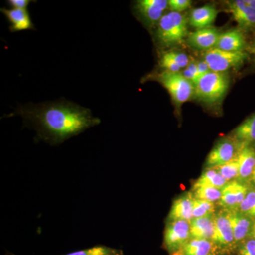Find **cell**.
I'll return each mask as SVG.
<instances>
[{
  "instance_id": "4",
  "label": "cell",
  "mask_w": 255,
  "mask_h": 255,
  "mask_svg": "<svg viewBox=\"0 0 255 255\" xmlns=\"http://www.w3.org/2000/svg\"><path fill=\"white\" fill-rule=\"evenodd\" d=\"M168 91L172 100L181 106L194 95V85L188 80L182 73L164 71L152 75Z\"/></svg>"
},
{
  "instance_id": "7",
  "label": "cell",
  "mask_w": 255,
  "mask_h": 255,
  "mask_svg": "<svg viewBox=\"0 0 255 255\" xmlns=\"http://www.w3.org/2000/svg\"><path fill=\"white\" fill-rule=\"evenodd\" d=\"M191 238L190 221H171L164 230L163 246L171 255L182 251Z\"/></svg>"
},
{
  "instance_id": "28",
  "label": "cell",
  "mask_w": 255,
  "mask_h": 255,
  "mask_svg": "<svg viewBox=\"0 0 255 255\" xmlns=\"http://www.w3.org/2000/svg\"><path fill=\"white\" fill-rule=\"evenodd\" d=\"M164 53L174 63L177 64L181 69L187 68L189 62H190L189 57L186 55V53H182V52L170 50V51L165 52Z\"/></svg>"
},
{
  "instance_id": "11",
  "label": "cell",
  "mask_w": 255,
  "mask_h": 255,
  "mask_svg": "<svg viewBox=\"0 0 255 255\" xmlns=\"http://www.w3.org/2000/svg\"><path fill=\"white\" fill-rule=\"evenodd\" d=\"M221 32L216 28L196 29L188 35L187 42L189 46L197 50H209L214 48Z\"/></svg>"
},
{
  "instance_id": "10",
  "label": "cell",
  "mask_w": 255,
  "mask_h": 255,
  "mask_svg": "<svg viewBox=\"0 0 255 255\" xmlns=\"http://www.w3.org/2000/svg\"><path fill=\"white\" fill-rule=\"evenodd\" d=\"M250 184L238 180L228 182L222 189V195L219 202L222 209L228 211H236L244 200L249 190Z\"/></svg>"
},
{
  "instance_id": "17",
  "label": "cell",
  "mask_w": 255,
  "mask_h": 255,
  "mask_svg": "<svg viewBox=\"0 0 255 255\" xmlns=\"http://www.w3.org/2000/svg\"><path fill=\"white\" fill-rule=\"evenodd\" d=\"M1 12L11 23V26H9L10 31L18 32L35 29L34 24L32 23L27 10L1 8Z\"/></svg>"
},
{
  "instance_id": "9",
  "label": "cell",
  "mask_w": 255,
  "mask_h": 255,
  "mask_svg": "<svg viewBox=\"0 0 255 255\" xmlns=\"http://www.w3.org/2000/svg\"><path fill=\"white\" fill-rule=\"evenodd\" d=\"M243 147L231 137L223 139L210 152L206 165L208 167H214L231 162L237 158Z\"/></svg>"
},
{
  "instance_id": "1",
  "label": "cell",
  "mask_w": 255,
  "mask_h": 255,
  "mask_svg": "<svg viewBox=\"0 0 255 255\" xmlns=\"http://www.w3.org/2000/svg\"><path fill=\"white\" fill-rule=\"evenodd\" d=\"M14 116L22 117L26 126L36 130L38 140L51 145H60L101 123L89 109L67 100L20 105L6 117Z\"/></svg>"
},
{
  "instance_id": "34",
  "label": "cell",
  "mask_w": 255,
  "mask_h": 255,
  "mask_svg": "<svg viewBox=\"0 0 255 255\" xmlns=\"http://www.w3.org/2000/svg\"><path fill=\"white\" fill-rule=\"evenodd\" d=\"M191 73L194 74V76L196 77V80L199 78V74H198L197 63L194 61V60H190L189 65H187V68ZM195 83V82H194Z\"/></svg>"
},
{
  "instance_id": "35",
  "label": "cell",
  "mask_w": 255,
  "mask_h": 255,
  "mask_svg": "<svg viewBox=\"0 0 255 255\" xmlns=\"http://www.w3.org/2000/svg\"><path fill=\"white\" fill-rule=\"evenodd\" d=\"M248 50H249L250 53H251V55H253V60H254V63L255 64V38L254 41L252 43L249 48H248Z\"/></svg>"
},
{
  "instance_id": "26",
  "label": "cell",
  "mask_w": 255,
  "mask_h": 255,
  "mask_svg": "<svg viewBox=\"0 0 255 255\" xmlns=\"http://www.w3.org/2000/svg\"><path fill=\"white\" fill-rule=\"evenodd\" d=\"M242 214L255 219V187L250 184L249 190L238 210Z\"/></svg>"
},
{
  "instance_id": "23",
  "label": "cell",
  "mask_w": 255,
  "mask_h": 255,
  "mask_svg": "<svg viewBox=\"0 0 255 255\" xmlns=\"http://www.w3.org/2000/svg\"><path fill=\"white\" fill-rule=\"evenodd\" d=\"M191 192L194 199L208 201L215 204L219 202L222 195V189L206 185H194Z\"/></svg>"
},
{
  "instance_id": "6",
  "label": "cell",
  "mask_w": 255,
  "mask_h": 255,
  "mask_svg": "<svg viewBox=\"0 0 255 255\" xmlns=\"http://www.w3.org/2000/svg\"><path fill=\"white\" fill-rule=\"evenodd\" d=\"M212 241L219 251L230 253L237 249L227 210L221 209L215 214V233Z\"/></svg>"
},
{
  "instance_id": "8",
  "label": "cell",
  "mask_w": 255,
  "mask_h": 255,
  "mask_svg": "<svg viewBox=\"0 0 255 255\" xmlns=\"http://www.w3.org/2000/svg\"><path fill=\"white\" fill-rule=\"evenodd\" d=\"M167 7V0H138L134 5L135 14L149 28L157 26Z\"/></svg>"
},
{
  "instance_id": "36",
  "label": "cell",
  "mask_w": 255,
  "mask_h": 255,
  "mask_svg": "<svg viewBox=\"0 0 255 255\" xmlns=\"http://www.w3.org/2000/svg\"><path fill=\"white\" fill-rule=\"evenodd\" d=\"M250 184H251L252 185L254 186L255 187V169L254 172H253V175H252Z\"/></svg>"
},
{
  "instance_id": "21",
  "label": "cell",
  "mask_w": 255,
  "mask_h": 255,
  "mask_svg": "<svg viewBox=\"0 0 255 255\" xmlns=\"http://www.w3.org/2000/svg\"><path fill=\"white\" fill-rule=\"evenodd\" d=\"M218 250L211 240L191 238L182 249L184 255H217Z\"/></svg>"
},
{
  "instance_id": "31",
  "label": "cell",
  "mask_w": 255,
  "mask_h": 255,
  "mask_svg": "<svg viewBox=\"0 0 255 255\" xmlns=\"http://www.w3.org/2000/svg\"><path fill=\"white\" fill-rule=\"evenodd\" d=\"M159 65L165 71L172 72V73H180L182 70L179 66L174 63L170 58H169L165 53H163L159 60Z\"/></svg>"
},
{
  "instance_id": "33",
  "label": "cell",
  "mask_w": 255,
  "mask_h": 255,
  "mask_svg": "<svg viewBox=\"0 0 255 255\" xmlns=\"http://www.w3.org/2000/svg\"><path fill=\"white\" fill-rule=\"evenodd\" d=\"M198 74H199V78L204 74L209 73L211 71L209 65L206 63L205 60H202L201 61L197 62Z\"/></svg>"
},
{
  "instance_id": "27",
  "label": "cell",
  "mask_w": 255,
  "mask_h": 255,
  "mask_svg": "<svg viewBox=\"0 0 255 255\" xmlns=\"http://www.w3.org/2000/svg\"><path fill=\"white\" fill-rule=\"evenodd\" d=\"M214 168L216 169L228 182L238 180L239 177V164L238 157L231 162L214 167Z\"/></svg>"
},
{
  "instance_id": "3",
  "label": "cell",
  "mask_w": 255,
  "mask_h": 255,
  "mask_svg": "<svg viewBox=\"0 0 255 255\" xmlns=\"http://www.w3.org/2000/svg\"><path fill=\"white\" fill-rule=\"evenodd\" d=\"M194 85V95L207 104L222 100L229 87V78L225 73L210 71L201 75Z\"/></svg>"
},
{
  "instance_id": "29",
  "label": "cell",
  "mask_w": 255,
  "mask_h": 255,
  "mask_svg": "<svg viewBox=\"0 0 255 255\" xmlns=\"http://www.w3.org/2000/svg\"><path fill=\"white\" fill-rule=\"evenodd\" d=\"M238 255H255V238L249 237L238 246Z\"/></svg>"
},
{
  "instance_id": "15",
  "label": "cell",
  "mask_w": 255,
  "mask_h": 255,
  "mask_svg": "<svg viewBox=\"0 0 255 255\" xmlns=\"http://www.w3.org/2000/svg\"><path fill=\"white\" fill-rule=\"evenodd\" d=\"M215 48L227 52H244L246 41L241 30L232 29L221 33Z\"/></svg>"
},
{
  "instance_id": "30",
  "label": "cell",
  "mask_w": 255,
  "mask_h": 255,
  "mask_svg": "<svg viewBox=\"0 0 255 255\" xmlns=\"http://www.w3.org/2000/svg\"><path fill=\"white\" fill-rule=\"evenodd\" d=\"M191 4L189 0H169L168 7L172 12L181 13L187 9Z\"/></svg>"
},
{
  "instance_id": "39",
  "label": "cell",
  "mask_w": 255,
  "mask_h": 255,
  "mask_svg": "<svg viewBox=\"0 0 255 255\" xmlns=\"http://www.w3.org/2000/svg\"><path fill=\"white\" fill-rule=\"evenodd\" d=\"M252 146H253V147H254V149L255 150V143L254 144V145H253Z\"/></svg>"
},
{
  "instance_id": "19",
  "label": "cell",
  "mask_w": 255,
  "mask_h": 255,
  "mask_svg": "<svg viewBox=\"0 0 255 255\" xmlns=\"http://www.w3.org/2000/svg\"><path fill=\"white\" fill-rule=\"evenodd\" d=\"M231 137L242 146H250L255 143V112L248 117L235 128Z\"/></svg>"
},
{
  "instance_id": "12",
  "label": "cell",
  "mask_w": 255,
  "mask_h": 255,
  "mask_svg": "<svg viewBox=\"0 0 255 255\" xmlns=\"http://www.w3.org/2000/svg\"><path fill=\"white\" fill-rule=\"evenodd\" d=\"M228 11L233 19L242 28L253 29L255 28V10L246 4L245 0H235L228 3Z\"/></svg>"
},
{
  "instance_id": "13",
  "label": "cell",
  "mask_w": 255,
  "mask_h": 255,
  "mask_svg": "<svg viewBox=\"0 0 255 255\" xmlns=\"http://www.w3.org/2000/svg\"><path fill=\"white\" fill-rule=\"evenodd\" d=\"M228 211V210H227ZM232 225L236 247L251 236L254 219L242 214L238 211H228Z\"/></svg>"
},
{
  "instance_id": "5",
  "label": "cell",
  "mask_w": 255,
  "mask_h": 255,
  "mask_svg": "<svg viewBox=\"0 0 255 255\" xmlns=\"http://www.w3.org/2000/svg\"><path fill=\"white\" fill-rule=\"evenodd\" d=\"M248 58L246 52H227L212 48L204 51V58L211 71L225 73L230 69L236 68L244 64Z\"/></svg>"
},
{
  "instance_id": "32",
  "label": "cell",
  "mask_w": 255,
  "mask_h": 255,
  "mask_svg": "<svg viewBox=\"0 0 255 255\" xmlns=\"http://www.w3.org/2000/svg\"><path fill=\"white\" fill-rule=\"evenodd\" d=\"M31 2H36V1L31 0H9L8 4L10 5L13 9L27 10L28 5Z\"/></svg>"
},
{
  "instance_id": "18",
  "label": "cell",
  "mask_w": 255,
  "mask_h": 255,
  "mask_svg": "<svg viewBox=\"0 0 255 255\" xmlns=\"http://www.w3.org/2000/svg\"><path fill=\"white\" fill-rule=\"evenodd\" d=\"M219 11L213 5H205L191 11L189 23L196 29L211 27L217 17Z\"/></svg>"
},
{
  "instance_id": "25",
  "label": "cell",
  "mask_w": 255,
  "mask_h": 255,
  "mask_svg": "<svg viewBox=\"0 0 255 255\" xmlns=\"http://www.w3.org/2000/svg\"><path fill=\"white\" fill-rule=\"evenodd\" d=\"M63 255H124V253L122 250L116 249L103 245H97L92 248L72 252Z\"/></svg>"
},
{
  "instance_id": "2",
  "label": "cell",
  "mask_w": 255,
  "mask_h": 255,
  "mask_svg": "<svg viewBox=\"0 0 255 255\" xmlns=\"http://www.w3.org/2000/svg\"><path fill=\"white\" fill-rule=\"evenodd\" d=\"M187 17L181 13L170 12L164 15L157 26L156 39L159 45L164 47L179 46L187 38Z\"/></svg>"
},
{
  "instance_id": "14",
  "label": "cell",
  "mask_w": 255,
  "mask_h": 255,
  "mask_svg": "<svg viewBox=\"0 0 255 255\" xmlns=\"http://www.w3.org/2000/svg\"><path fill=\"white\" fill-rule=\"evenodd\" d=\"M194 199L191 192H187L174 200L167 217V222L180 220L191 221L193 219Z\"/></svg>"
},
{
  "instance_id": "37",
  "label": "cell",
  "mask_w": 255,
  "mask_h": 255,
  "mask_svg": "<svg viewBox=\"0 0 255 255\" xmlns=\"http://www.w3.org/2000/svg\"><path fill=\"white\" fill-rule=\"evenodd\" d=\"M250 237L255 238V219H254V223H253V228H252L251 234Z\"/></svg>"
},
{
  "instance_id": "24",
  "label": "cell",
  "mask_w": 255,
  "mask_h": 255,
  "mask_svg": "<svg viewBox=\"0 0 255 255\" xmlns=\"http://www.w3.org/2000/svg\"><path fill=\"white\" fill-rule=\"evenodd\" d=\"M216 212L217 211L215 203L201 199H194L193 219L214 216Z\"/></svg>"
},
{
  "instance_id": "16",
  "label": "cell",
  "mask_w": 255,
  "mask_h": 255,
  "mask_svg": "<svg viewBox=\"0 0 255 255\" xmlns=\"http://www.w3.org/2000/svg\"><path fill=\"white\" fill-rule=\"evenodd\" d=\"M239 164L240 182L250 184L252 175L255 169V150L252 145L245 146L238 156Z\"/></svg>"
},
{
  "instance_id": "20",
  "label": "cell",
  "mask_w": 255,
  "mask_h": 255,
  "mask_svg": "<svg viewBox=\"0 0 255 255\" xmlns=\"http://www.w3.org/2000/svg\"><path fill=\"white\" fill-rule=\"evenodd\" d=\"M190 225L191 238L212 241L215 233V215L193 219Z\"/></svg>"
},
{
  "instance_id": "38",
  "label": "cell",
  "mask_w": 255,
  "mask_h": 255,
  "mask_svg": "<svg viewBox=\"0 0 255 255\" xmlns=\"http://www.w3.org/2000/svg\"><path fill=\"white\" fill-rule=\"evenodd\" d=\"M171 255H184L183 254L182 251H179L178 252H176V253H172Z\"/></svg>"
},
{
  "instance_id": "22",
  "label": "cell",
  "mask_w": 255,
  "mask_h": 255,
  "mask_svg": "<svg viewBox=\"0 0 255 255\" xmlns=\"http://www.w3.org/2000/svg\"><path fill=\"white\" fill-rule=\"evenodd\" d=\"M228 183L216 169L214 167H207L194 185H206L223 189L227 185Z\"/></svg>"
}]
</instances>
